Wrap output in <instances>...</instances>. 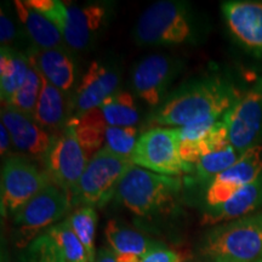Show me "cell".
<instances>
[{
    "instance_id": "6da1fadb",
    "label": "cell",
    "mask_w": 262,
    "mask_h": 262,
    "mask_svg": "<svg viewBox=\"0 0 262 262\" xmlns=\"http://www.w3.org/2000/svg\"><path fill=\"white\" fill-rule=\"evenodd\" d=\"M243 93L228 78L212 74L182 85L150 114L148 124L183 126L199 119L222 120Z\"/></svg>"
},
{
    "instance_id": "7a4b0ae2",
    "label": "cell",
    "mask_w": 262,
    "mask_h": 262,
    "mask_svg": "<svg viewBox=\"0 0 262 262\" xmlns=\"http://www.w3.org/2000/svg\"><path fill=\"white\" fill-rule=\"evenodd\" d=\"M182 191V180L134 165L118 185L116 199L141 217L165 214L175 208Z\"/></svg>"
},
{
    "instance_id": "3957f363",
    "label": "cell",
    "mask_w": 262,
    "mask_h": 262,
    "mask_svg": "<svg viewBox=\"0 0 262 262\" xmlns=\"http://www.w3.org/2000/svg\"><path fill=\"white\" fill-rule=\"evenodd\" d=\"M199 251L209 262H257L262 258V211L212 226Z\"/></svg>"
},
{
    "instance_id": "277c9868",
    "label": "cell",
    "mask_w": 262,
    "mask_h": 262,
    "mask_svg": "<svg viewBox=\"0 0 262 262\" xmlns=\"http://www.w3.org/2000/svg\"><path fill=\"white\" fill-rule=\"evenodd\" d=\"M194 16L187 3L160 0L137 19L134 38L140 47H178L194 41Z\"/></svg>"
},
{
    "instance_id": "5b68a950",
    "label": "cell",
    "mask_w": 262,
    "mask_h": 262,
    "mask_svg": "<svg viewBox=\"0 0 262 262\" xmlns=\"http://www.w3.org/2000/svg\"><path fill=\"white\" fill-rule=\"evenodd\" d=\"M133 166L131 159L100 149L88 162L80 180L70 193L72 206L106 205L116 195L118 185Z\"/></svg>"
},
{
    "instance_id": "8992f818",
    "label": "cell",
    "mask_w": 262,
    "mask_h": 262,
    "mask_svg": "<svg viewBox=\"0 0 262 262\" xmlns=\"http://www.w3.org/2000/svg\"><path fill=\"white\" fill-rule=\"evenodd\" d=\"M72 206L70 195L51 183L12 216V235L17 248L25 249L45 228L56 225Z\"/></svg>"
},
{
    "instance_id": "52a82bcc",
    "label": "cell",
    "mask_w": 262,
    "mask_h": 262,
    "mask_svg": "<svg viewBox=\"0 0 262 262\" xmlns=\"http://www.w3.org/2000/svg\"><path fill=\"white\" fill-rule=\"evenodd\" d=\"M51 185L47 171L25 156L6 157L2 168V215L14 216L38 193Z\"/></svg>"
},
{
    "instance_id": "ba28073f",
    "label": "cell",
    "mask_w": 262,
    "mask_h": 262,
    "mask_svg": "<svg viewBox=\"0 0 262 262\" xmlns=\"http://www.w3.org/2000/svg\"><path fill=\"white\" fill-rule=\"evenodd\" d=\"M180 143L178 127H152L139 137L131 160L139 168L179 178L187 173L180 156Z\"/></svg>"
},
{
    "instance_id": "9c48e42d",
    "label": "cell",
    "mask_w": 262,
    "mask_h": 262,
    "mask_svg": "<svg viewBox=\"0 0 262 262\" xmlns=\"http://www.w3.org/2000/svg\"><path fill=\"white\" fill-rule=\"evenodd\" d=\"M86 155L78 140L74 124L67 123L57 135L52 137L45 165L52 185L62 191L72 192L88 165Z\"/></svg>"
},
{
    "instance_id": "30bf717a",
    "label": "cell",
    "mask_w": 262,
    "mask_h": 262,
    "mask_svg": "<svg viewBox=\"0 0 262 262\" xmlns=\"http://www.w3.org/2000/svg\"><path fill=\"white\" fill-rule=\"evenodd\" d=\"M179 58L153 54L142 58L131 73V88L149 107L158 108L169 97V90L182 68Z\"/></svg>"
},
{
    "instance_id": "8fae6325",
    "label": "cell",
    "mask_w": 262,
    "mask_h": 262,
    "mask_svg": "<svg viewBox=\"0 0 262 262\" xmlns=\"http://www.w3.org/2000/svg\"><path fill=\"white\" fill-rule=\"evenodd\" d=\"M231 146L241 153L261 146L262 79H258L224 118Z\"/></svg>"
},
{
    "instance_id": "7c38bea8",
    "label": "cell",
    "mask_w": 262,
    "mask_h": 262,
    "mask_svg": "<svg viewBox=\"0 0 262 262\" xmlns=\"http://www.w3.org/2000/svg\"><path fill=\"white\" fill-rule=\"evenodd\" d=\"M119 74L98 61L91 62L70 101V119L74 120L101 106L118 93Z\"/></svg>"
},
{
    "instance_id": "4fadbf2b",
    "label": "cell",
    "mask_w": 262,
    "mask_h": 262,
    "mask_svg": "<svg viewBox=\"0 0 262 262\" xmlns=\"http://www.w3.org/2000/svg\"><path fill=\"white\" fill-rule=\"evenodd\" d=\"M221 11L234 40L254 57L262 58V2L231 0L222 3Z\"/></svg>"
},
{
    "instance_id": "5bb4252c",
    "label": "cell",
    "mask_w": 262,
    "mask_h": 262,
    "mask_svg": "<svg viewBox=\"0 0 262 262\" xmlns=\"http://www.w3.org/2000/svg\"><path fill=\"white\" fill-rule=\"evenodd\" d=\"M262 173V146L247 150L234 165L217 175L205 188L203 209L212 208L254 182Z\"/></svg>"
},
{
    "instance_id": "9a60e30c",
    "label": "cell",
    "mask_w": 262,
    "mask_h": 262,
    "mask_svg": "<svg viewBox=\"0 0 262 262\" xmlns=\"http://www.w3.org/2000/svg\"><path fill=\"white\" fill-rule=\"evenodd\" d=\"M107 16V6L103 4L67 5L64 17L58 26L66 47L74 51L85 50L104 25Z\"/></svg>"
},
{
    "instance_id": "2e32d148",
    "label": "cell",
    "mask_w": 262,
    "mask_h": 262,
    "mask_svg": "<svg viewBox=\"0 0 262 262\" xmlns=\"http://www.w3.org/2000/svg\"><path fill=\"white\" fill-rule=\"evenodd\" d=\"M2 123L9 130L12 145L18 152L37 159H47L52 135L28 117L9 104H3Z\"/></svg>"
},
{
    "instance_id": "e0dca14e",
    "label": "cell",
    "mask_w": 262,
    "mask_h": 262,
    "mask_svg": "<svg viewBox=\"0 0 262 262\" xmlns=\"http://www.w3.org/2000/svg\"><path fill=\"white\" fill-rule=\"evenodd\" d=\"M27 57L42 77L62 93L70 94L77 80V63L68 48L39 49L32 47Z\"/></svg>"
},
{
    "instance_id": "ac0fdd59",
    "label": "cell",
    "mask_w": 262,
    "mask_h": 262,
    "mask_svg": "<svg viewBox=\"0 0 262 262\" xmlns=\"http://www.w3.org/2000/svg\"><path fill=\"white\" fill-rule=\"evenodd\" d=\"M262 208V173L254 182L249 183L231 198L212 206L203 209L201 224L203 226H217L225 222L257 212Z\"/></svg>"
},
{
    "instance_id": "d6986e66",
    "label": "cell",
    "mask_w": 262,
    "mask_h": 262,
    "mask_svg": "<svg viewBox=\"0 0 262 262\" xmlns=\"http://www.w3.org/2000/svg\"><path fill=\"white\" fill-rule=\"evenodd\" d=\"M104 235L117 262H141L149 251L163 245L117 220L108 221Z\"/></svg>"
},
{
    "instance_id": "ffe728a7",
    "label": "cell",
    "mask_w": 262,
    "mask_h": 262,
    "mask_svg": "<svg viewBox=\"0 0 262 262\" xmlns=\"http://www.w3.org/2000/svg\"><path fill=\"white\" fill-rule=\"evenodd\" d=\"M139 110L133 95L126 91H118L108 97L101 106L85 113L78 119L102 127H135L139 123Z\"/></svg>"
},
{
    "instance_id": "44dd1931",
    "label": "cell",
    "mask_w": 262,
    "mask_h": 262,
    "mask_svg": "<svg viewBox=\"0 0 262 262\" xmlns=\"http://www.w3.org/2000/svg\"><path fill=\"white\" fill-rule=\"evenodd\" d=\"M14 6L26 34L33 42V47L44 50L66 47L63 37L56 26L33 9L27 0H15Z\"/></svg>"
},
{
    "instance_id": "7402d4cb",
    "label": "cell",
    "mask_w": 262,
    "mask_h": 262,
    "mask_svg": "<svg viewBox=\"0 0 262 262\" xmlns=\"http://www.w3.org/2000/svg\"><path fill=\"white\" fill-rule=\"evenodd\" d=\"M34 122L44 130H62L70 119V102L63 93L41 75V90L33 113Z\"/></svg>"
},
{
    "instance_id": "603a6c76",
    "label": "cell",
    "mask_w": 262,
    "mask_h": 262,
    "mask_svg": "<svg viewBox=\"0 0 262 262\" xmlns=\"http://www.w3.org/2000/svg\"><path fill=\"white\" fill-rule=\"evenodd\" d=\"M29 60L27 55L15 49L3 47L0 50V95L3 104L8 103L11 97L21 89L27 78Z\"/></svg>"
},
{
    "instance_id": "cb8c5ba5",
    "label": "cell",
    "mask_w": 262,
    "mask_h": 262,
    "mask_svg": "<svg viewBox=\"0 0 262 262\" xmlns=\"http://www.w3.org/2000/svg\"><path fill=\"white\" fill-rule=\"evenodd\" d=\"M243 153L238 152L232 146L226 147L224 149L215 150L203 157L192 166L191 172L188 173L185 182L187 186H205L221 172L231 168L238 162Z\"/></svg>"
},
{
    "instance_id": "d4e9b609",
    "label": "cell",
    "mask_w": 262,
    "mask_h": 262,
    "mask_svg": "<svg viewBox=\"0 0 262 262\" xmlns=\"http://www.w3.org/2000/svg\"><path fill=\"white\" fill-rule=\"evenodd\" d=\"M231 146L228 139V130L225 120L222 119L204 137L194 142L180 143V156L182 162L187 166V175L191 172L192 166L203 157L215 150L224 149Z\"/></svg>"
},
{
    "instance_id": "484cf974",
    "label": "cell",
    "mask_w": 262,
    "mask_h": 262,
    "mask_svg": "<svg viewBox=\"0 0 262 262\" xmlns=\"http://www.w3.org/2000/svg\"><path fill=\"white\" fill-rule=\"evenodd\" d=\"M45 233L50 235L55 242L66 262H90L86 249L71 228L67 220L51 226Z\"/></svg>"
},
{
    "instance_id": "4316f807",
    "label": "cell",
    "mask_w": 262,
    "mask_h": 262,
    "mask_svg": "<svg viewBox=\"0 0 262 262\" xmlns=\"http://www.w3.org/2000/svg\"><path fill=\"white\" fill-rule=\"evenodd\" d=\"M66 220L68 221L71 228L86 249L90 262H94L97 253L95 250V237H96L97 228V212L95 208L80 206L72 212Z\"/></svg>"
},
{
    "instance_id": "83f0119b",
    "label": "cell",
    "mask_w": 262,
    "mask_h": 262,
    "mask_svg": "<svg viewBox=\"0 0 262 262\" xmlns=\"http://www.w3.org/2000/svg\"><path fill=\"white\" fill-rule=\"evenodd\" d=\"M31 63V62H29ZM41 90V74L39 71L31 63L27 78H26L25 84L22 85L21 89L16 93L11 100L9 101V106L15 110L19 111L26 116L32 117L34 113L35 106H37L39 95Z\"/></svg>"
},
{
    "instance_id": "f1b7e54d",
    "label": "cell",
    "mask_w": 262,
    "mask_h": 262,
    "mask_svg": "<svg viewBox=\"0 0 262 262\" xmlns=\"http://www.w3.org/2000/svg\"><path fill=\"white\" fill-rule=\"evenodd\" d=\"M136 127H117L108 126L104 134V143L102 148L123 158L131 159L137 143Z\"/></svg>"
},
{
    "instance_id": "f546056e",
    "label": "cell",
    "mask_w": 262,
    "mask_h": 262,
    "mask_svg": "<svg viewBox=\"0 0 262 262\" xmlns=\"http://www.w3.org/2000/svg\"><path fill=\"white\" fill-rule=\"evenodd\" d=\"M16 262H66L48 233H41L26 247Z\"/></svg>"
},
{
    "instance_id": "4dcf8cb0",
    "label": "cell",
    "mask_w": 262,
    "mask_h": 262,
    "mask_svg": "<svg viewBox=\"0 0 262 262\" xmlns=\"http://www.w3.org/2000/svg\"><path fill=\"white\" fill-rule=\"evenodd\" d=\"M17 38V28L14 19L10 17L9 14L2 8L0 12V44L3 47H8L15 39Z\"/></svg>"
},
{
    "instance_id": "1f68e13d",
    "label": "cell",
    "mask_w": 262,
    "mask_h": 262,
    "mask_svg": "<svg viewBox=\"0 0 262 262\" xmlns=\"http://www.w3.org/2000/svg\"><path fill=\"white\" fill-rule=\"evenodd\" d=\"M183 256L178 251L166 249L164 245L149 251L141 262H182Z\"/></svg>"
},
{
    "instance_id": "d6a6232c",
    "label": "cell",
    "mask_w": 262,
    "mask_h": 262,
    "mask_svg": "<svg viewBox=\"0 0 262 262\" xmlns=\"http://www.w3.org/2000/svg\"><path fill=\"white\" fill-rule=\"evenodd\" d=\"M0 136H2V139H0V153H2V156L4 157L5 155H8L10 145L12 143V141H11V136H10L9 134V130L6 129L3 123L0 124Z\"/></svg>"
},
{
    "instance_id": "836d02e7",
    "label": "cell",
    "mask_w": 262,
    "mask_h": 262,
    "mask_svg": "<svg viewBox=\"0 0 262 262\" xmlns=\"http://www.w3.org/2000/svg\"><path fill=\"white\" fill-rule=\"evenodd\" d=\"M94 262H117V258L112 251V249L103 247L97 250L96 257H95Z\"/></svg>"
},
{
    "instance_id": "e575fe53",
    "label": "cell",
    "mask_w": 262,
    "mask_h": 262,
    "mask_svg": "<svg viewBox=\"0 0 262 262\" xmlns=\"http://www.w3.org/2000/svg\"><path fill=\"white\" fill-rule=\"evenodd\" d=\"M257 262H262V258H261V260H260V261H257Z\"/></svg>"
}]
</instances>
